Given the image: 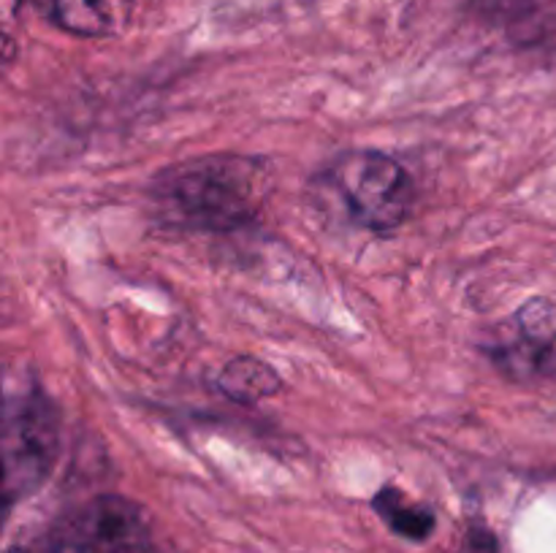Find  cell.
Wrapping results in <instances>:
<instances>
[{
    "label": "cell",
    "instance_id": "7",
    "mask_svg": "<svg viewBox=\"0 0 556 553\" xmlns=\"http://www.w3.org/2000/svg\"><path fill=\"white\" fill-rule=\"evenodd\" d=\"M375 507L383 515L386 524L396 531V535L407 537V540H427L434 529V515L424 504H413L402 497L396 488H383L375 499Z\"/></svg>",
    "mask_w": 556,
    "mask_h": 553
},
{
    "label": "cell",
    "instance_id": "1",
    "mask_svg": "<svg viewBox=\"0 0 556 553\" xmlns=\"http://www.w3.org/2000/svg\"><path fill=\"white\" fill-rule=\"evenodd\" d=\"M269 190L271 171L258 157L206 155L163 171L152 195L174 226L226 233L255 220Z\"/></svg>",
    "mask_w": 556,
    "mask_h": 553
},
{
    "label": "cell",
    "instance_id": "2",
    "mask_svg": "<svg viewBox=\"0 0 556 553\" xmlns=\"http://www.w3.org/2000/svg\"><path fill=\"white\" fill-rule=\"evenodd\" d=\"M329 182L358 228L389 233L410 217L413 179L386 152H345L331 163Z\"/></svg>",
    "mask_w": 556,
    "mask_h": 553
},
{
    "label": "cell",
    "instance_id": "6",
    "mask_svg": "<svg viewBox=\"0 0 556 553\" xmlns=\"http://www.w3.org/2000/svg\"><path fill=\"white\" fill-rule=\"evenodd\" d=\"M223 394L242 404H255L261 399H269L280 390L282 380L275 369L258 358H233L223 366L220 377H217Z\"/></svg>",
    "mask_w": 556,
    "mask_h": 553
},
{
    "label": "cell",
    "instance_id": "8",
    "mask_svg": "<svg viewBox=\"0 0 556 553\" xmlns=\"http://www.w3.org/2000/svg\"><path fill=\"white\" fill-rule=\"evenodd\" d=\"M459 553H500V542L486 526H470L462 540Z\"/></svg>",
    "mask_w": 556,
    "mask_h": 553
},
{
    "label": "cell",
    "instance_id": "5",
    "mask_svg": "<svg viewBox=\"0 0 556 553\" xmlns=\"http://www.w3.org/2000/svg\"><path fill=\"white\" fill-rule=\"evenodd\" d=\"M136 0H52V16L63 30L85 38H106L123 30Z\"/></svg>",
    "mask_w": 556,
    "mask_h": 553
},
{
    "label": "cell",
    "instance_id": "3",
    "mask_svg": "<svg viewBox=\"0 0 556 553\" xmlns=\"http://www.w3.org/2000/svg\"><path fill=\"white\" fill-rule=\"evenodd\" d=\"M60 453V415L38 390L5 401L3 410V493L5 502L30 497L49 477Z\"/></svg>",
    "mask_w": 556,
    "mask_h": 553
},
{
    "label": "cell",
    "instance_id": "4",
    "mask_svg": "<svg viewBox=\"0 0 556 553\" xmlns=\"http://www.w3.org/2000/svg\"><path fill=\"white\" fill-rule=\"evenodd\" d=\"M54 553H155L144 510L123 497H98L76 510L54 540Z\"/></svg>",
    "mask_w": 556,
    "mask_h": 553
}]
</instances>
